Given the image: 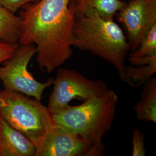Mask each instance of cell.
Instances as JSON below:
<instances>
[{"label":"cell","instance_id":"6da1fadb","mask_svg":"<svg viewBox=\"0 0 156 156\" xmlns=\"http://www.w3.org/2000/svg\"><path fill=\"white\" fill-rule=\"evenodd\" d=\"M70 0H39L28 5L20 15L22 31L20 44H33L42 72L51 73L73 55L75 17Z\"/></svg>","mask_w":156,"mask_h":156},{"label":"cell","instance_id":"7a4b0ae2","mask_svg":"<svg viewBox=\"0 0 156 156\" xmlns=\"http://www.w3.org/2000/svg\"><path fill=\"white\" fill-rule=\"evenodd\" d=\"M76 106L68 105L52 115L55 127L83 138L95 156H102L103 138L111 130L115 119L119 97L108 89L103 94L83 101Z\"/></svg>","mask_w":156,"mask_h":156},{"label":"cell","instance_id":"3957f363","mask_svg":"<svg viewBox=\"0 0 156 156\" xmlns=\"http://www.w3.org/2000/svg\"><path fill=\"white\" fill-rule=\"evenodd\" d=\"M73 46L111 64L124 82L130 46L123 29L113 19H105L95 11L76 18Z\"/></svg>","mask_w":156,"mask_h":156},{"label":"cell","instance_id":"277c9868","mask_svg":"<svg viewBox=\"0 0 156 156\" xmlns=\"http://www.w3.org/2000/svg\"><path fill=\"white\" fill-rule=\"evenodd\" d=\"M0 115L36 149L54 129L52 115L41 101L20 93L0 90Z\"/></svg>","mask_w":156,"mask_h":156},{"label":"cell","instance_id":"5b68a950","mask_svg":"<svg viewBox=\"0 0 156 156\" xmlns=\"http://www.w3.org/2000/svg\"><path fill=\"white\" fill-rule=\"evenodd\" d=\"M33 44H19L13 54L0 66V82L4 89L20 93L41 101L45 89L53 84V78L39 82L28 71V64L36 55Z\"/></svg>","mask_w":156,"mask_h":156},{"label":"cell","instance_id":"8992f818","mask_svg":"<svg viewBox=\"0 0 156 156\" xmlns=\"http://www.w3.org/2000/svg\"><path fill=\"white\" fill-rule=\"evenodd\" d=\"M53 84L47 106L51 114L66 108L71 101L86 100L103 94L109 89L104 80L86 78L81 73L68 68L57 69Z\"/></svg>","mask_w":156,"mask_h":156},{"label":"cell","instance_id":"52a82bcc","mask_svg":"<svg viewBox=\"0 0 156 156\" xmlns=\"http://www.w3.org/2000/svg\"><path fill=\"white\" fill-rule=\"evenodd\" d=\"M115 16L124 29L130 50L134 51L156 24V0L127 1Z\"/></svg>","mask_w":156,"mask_h":156},{"label":"cell","instance_id":"ba28073f","mask_svg":"<svg viewBox=\"0 0 156 156\" xmlns=\"http://www.w3.org/2000/svg\"><path fill=\"white\" fill-rule=\"evenodd\" d=\"M35 156H95L93 149L80 136L54 126L36 149Z\"/></svg>","mask_w":156,"mask_h":156},{"label":"cell","instance_id":"9c48e42d","mask_svg":"<svg viewBox=\"0 0 156 156\" xmlns=\"http://www.w3.org/2000/svg\"><path fill=\"white\" fill-rule=\"evenodd\" d=\"M36 147L0 115V156H35Z\"/></svg>","mask_w":156,"mask_h":156},{"label":"cell","instance_id":"30bf717a","mask_svg":"<svg viewBox=\"0 0 156 156\" xmlns=\"http://www.w3.org/2000/svg\"><path fill=\"white\" fill-rule=\"evenodd\" d=\"M125 2L122 0H70L69 8L75 19L95 11L105 19H113Z\"/></svg>","mask_w":156,"mask_h":156},{"label":"cell","instance_id":"8fae6325","mask_svg":"<svg viewBox=\"0 0 156 156\" xmlns=\"http://www.w3.org/2000/svg\"><path fill=\"white\" fill-rule=\"evenodd\" d=\"M137 119L145 123H156V78L143 84L140 100L134 107Z\"/></svg>","mask_w":156,"mask_h":156},{"label":"cell","instance_id":"7c38bea8","mask_svg":"<svg viewBox=\"0 0 156 156\" xmlns=\"http://www.w3.org/2000/svg\"><path fill=\"white\" fill-rule=\"evenodd\" d=\"M22 18L0 6V42L19 45Z\"/></svg>","mask_w":156,"mask_h":156},{"label":"cell","instance_id":"4fadbf2b","mask_svg":"<svg viewBox=\"0 0 156 156\" xmlns=\"http://www.w3.org/2000/svg\"><path fill=\"white\" fill-rule=\"evenodd\" d=\"M156 73V60L147 64L126 66L124 82L133 87H139L153 77Z\"/></svg>","mask_w":156,"mask_h":156},{"label":"cell","instance_id":"5bb4252c","mask_svg":"<svg viewBox=\"0 0 156 156\" xmlns=\"http://www.w3.org/2000/svg\"><path fill=\"white\" fill-rule=\"evenodd\" d=\"M156 55V24L141 40L138 48L129 53L128 57L138 58Z\"/></svg>","mask_w":156,"mask_h":156},{"label":"cell","instance_id":"9a60e30c","mask_svg":"<svg viewBox=\"0 0 156 156\" xmlns=\"http://www.w3.org/2000/svg\"><path fill=\"white\" fill-rule=\"evenodd\" d=\"M133 156H145V135L140 129H135L133 131Z\"/></svg>","mask_w":156,"mask_h":156},{"label":"cell","instance_id":"2e32d148","mask_svg":"<svg viewBox=\"0 0 156 156\" xmlns=\"http://www.w3.org/2000/svg\"><path fill=\"white\" fill-rule=\"evenodd\" d=\"M35 0H0V6L16 13L23 6L35 1Z\"/></svg>","mask_w":156,"mask_h":156},{"label":"cell","instance_id":"e0dca14e","mask_svg":"<svg viewBox=\"0 0 156 156\" xmlns=\"http://www.w3.org/2000/svg\"><path fill=\"white\" fill-rule=\"evenodd\" d=\"M18 45L0 42V64L13 54Z\"/></svg>","mask_w":156,"mask_h":156},{"label":"cell","instance_id":"ac0fdd59","mask_svg":"<svg viewBox=\"0 0 156 156\" xmlns=\"http://www.w3.org/2000/svg\"><path fill=\"white\" fill-rule=\"evenodd\" d=\"M122 1H128V0H122Z\"/></svg>","mask_w":156,"mask_h":156}]
</instances>
